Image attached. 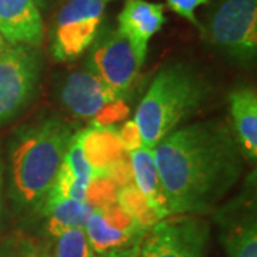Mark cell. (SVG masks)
I'll list each match as a JSON object with an SVG mask.
<instances>
[{"label":"cell","mask_w":257,"mask_h":257,"mask_svg":"<svg viewBox=\"0 0 257 257\" xmlns=\"http://www.w3.org/2000/svg\"><path fill=\"white\" fill-rule=\"evenodd\" d=\"M153 153L170 216H202L216 209L244 167L231 126L220 119L175 128Z\"/></svg>","instance_id":"6da1fadb"},{"label":"cell","mask_w":257,"mask_h":257,"mask_svg":"<svg viewBox=\"0 0 257 257\" xmlns=\"http://www.w3.org/2000/svg\"><path fill=\"white\" fill-rule=\"evenodd\" d=\"M76 130L60 117H43L19 127L9 145L8 194L20 213L40 211Z\"/></svg>","instance_id":"7a4b0ae2"},{"label":"cell","mask_w":257,"mask_h":257,"mask_svg":"<svg viewBox=\"0 0 257 257\" xmlns=\"http://www.w3.org/2000/svg\"><path fill=\"white\" fill-rule=\"evenodd\" d=\"M210 94V83L194 67L180 62L165 66L149 86L133 119L142 136V147L155 149L162 139L200 110Z\"/></svg>","instance_id":"3957f363"},{"label":"cell","mask_w":257,"mask_h":257,"mask_svg":"<svg viewBox=\"0 0 257 257\" xmlns=\"http://www.w3.org/2000/svg\"><path fill=\"white\" fill-rule=\"evenodd\" d=\"M200 30L230 62L251 64L257 56V0H216Z\"/></svg>","instance_id":"277c9868"},{"label":"cell","mask_w":257,"mask_h":257,"mask_svg":"<svg viewBox=\"0 0 257 257\" xmlns=\"http://www.w3.org/2000/svg\"><path fill=\"white\" fill-rule=\"evenodd\" d=\"M110 0H66L55 19L50 50L57 62H72L89 50L100 35Z\"/></svg>","instance_id":"5b68a950"},{"label":"cell","mask_w":257,"mask_h":257,"mask_svg":"<svg viewBox=\"0 0 257 257\" xmlns=\"http://www.w3.org/2000/svg\"><path fill=\"white\" fill-rule=\"evenodd\" d=\"M40 70L37 47L8 45L0 53V124L16 117L35 97Z\"/></svg>","instance_id":"8992f818"},{"label":"cell","mask_w":257,"mask_h":257,"mask_svg":"<svg viewBox=\"0 0 257 257\" xmlns=\"http://www.w3.org/2000/svg\"><path fill=\"white\" fill-rule=\"evenodd\" d=\"M210 227L199 216H172L145 234L140 257H209Z\"/></svg>","instance_id":"52a82bcc"},{"label":"cell","mask_w":257,"mask_h":257,"mask_svg":"<svg viewBox=\"0 0 257 257\" xmlns=\"http://www.w3.org/2000/svg\"><path fill=\"white\" fill-rule=\"evenodd\" d=\"M143 66L127 39L117 30L99 35L90 47L87 70L96 74L110 89L126 97Z\"/></svg>","instance_id":"ba28073f"},{"label":"cell","mask_w":257,"mask_h":257,"mask_svg":"<svg viewBox=\"0 0 257 257\" xmlns=\"http://www.w3.org/2000/svg\"><path fill=\"white\" fill-rule=\"evenodd\" d=\"M216 221L227 257H257L256 203L251 184L216 213Z\"/></svg>","instance_id":"9c48e42d"},{"label":"cell","mask_w":257,"mask_h":257,"mask_svg":"<svg viewBox=\"0 0 257 257\" xmlns=\"http://www.w3.org/2000/svg\"><path fill=\"white\" fill-rule=\"evenodd\" d=\"M59 100L67 111L79 119L92 120L107 104L124 100L90 70L66 76L59 89Z\"/></svg>","instance_id":"30bf717a"},{"label":"cell","mask_w":257,"mask_h":257,"mask_svg":"<svg viewBox=\"0 0 257 257\" xmlns=\"http://www.w3.org/2000/svg\"><path fill=\"white\" fill-rule=\"evenodd\" d=\"M165 6L147 0H126L117 16V32L127 39L138 57L145 64L149 42L165 25Z\"/></svg>","instance_id":"8fae6325"},{"label":"cell","mask_w":257,"mask_h":257,"mask_svg":"<svg viewBox=\"0 0 257 257\" xmlns=\"http://www.w3.org/2000/svg\"><path fill=\"white\" fill-rule=\"evenodd\" d=\"M0 35L9 45L40 46L45 25L36 2L0 0Z\"/></svg>","instance_id":"7c38bea8"},{"label":"cell","mask_w":257,"mask_h":257,"mask_svg":"<svg viewBox=\"0 0 257 257\" xmlns=\"http://www.w3.org/2000/svg\"><path fill=\"white\" fill-rule=\"evenodd\" d=\"M231 130L241 153L250 163L257 159V94L251 86H239L229 93Z\"/></svg>","instance_id":"4fadbf2b"},{"label":"cell","mask_w":257,"mask_h":257,"mask_svg":"<svg viewBox=\"0 0 257 257\" xmlns=\"http://www.w3.org/2000/svg\"><path fill=\"white\" fill-rule=\"evenodd\" d=\"M76 139L92 167L93 176H106L111 166L126 156L116 126L90 124V127L76 132Z\"/></svg>","instance_id":"5bb4252c"},{"label":"cell","mask_w":257,"mask_h":257,"mask_svg":"<svg viewBox=\"0 0 257 257\" xmlns=\"http://www.w3.org/2000/svg\"><path fill=\"white\" fill-rule=\"evenodd\" d=\"M127 155L133 172V184L146 197L152 207H155L165 219L169 217L170 211L160 183L153 149L139 147L138 150H133Z\"/></svg>","instance_id":"9a60e30c"},{"label":"cell","mask_w":257,"mask_h":257,"mask_svg":"<svg viewBox=\"0 0 257 257\" xmlns=\"http://www.w3.org/2000/svg\"><path fill=\"white\" fill-rule=\"evenodd\" d=\"M84 231L93 253L96 256L120 248L130 247L142 241L146 234L145 231H139V230H120L111 226L104 220L100 211L96 209L86 223Z\"/></svg>","instance_id":"2e32d148"},{"label":"cell","mask_w":257,"mask_h":257,"mask_svg":"<svg viewBox=\"0 0 257 257\" xmlns=\"http://www.w3.org/2000/svg\"><path fill=\"white\" fill-rule=\"evenodd\" d=\"M93 211L94 209L84 200L73 199L46 202L40 209L45 217V229L52 237L63 230L84 227Z\"/></svg>","instance_id":"e0dca14e"},{"label":"cell","mask_w":257,"mask_h":257,"mask_svg":"<svg viewBox=\"0 0 257 257\" xmlns=\"http://www.w3.org/2000/svg\"><path fill=\"white\" fill-rule=\"evenodd\" d=\"M116 203L123 210H126L138 223V226L145 231H149L165 217L159 211L150 206L147 199L139 192L135 184H128L119 189Z\"/></svg>","instance_id":"ac0fdd59"},{"label":"cell","mask_w":257,"mask_h":257,"mask_svg":"<svg viewBox=\"0 0 257 257\" xmlns=\"http://www.w3.org/2000/svg\"><path fill=\"white\" fill-rule=\"evenodd\" d=\"M52 257H96L87 240L84 227H74L53 236Z\"/></svg>","instance_id":"d6986e66"},{"label":"cell","mask_w":257,"mask_h":257,"mask_svg":"<svg viewBox=\"0 0 257 257\" xmlns=\"http://www.w3.org/2000/svg\"><path fill=\"white\" fill-rule=\"evenodd\" d=\"M119 187L107 176H93L87 184L84 202L93 209H103L116 203Z\"/></svg>","instance_id":"ffe728a7"},{"label":"cell","mask_w":257,"mask_h":257,"mask_svg":"<svg viewBox=\"0 0 257 257\" xmlns=\"http://www.w3.org/2000/svg\"><path fill=\"white\" fill-rule=\"evenodd\" d=\"M0 257H52L49 250L32 237H10L2 247Z\"/></svg>","instance_id":"44dd1931"},{"label":"cell","mask_w":257,"mask_h":257,"mask_svg":"<svg viewBox=\"0 0 257 257\" xmlns=\"http://www.w3.org/2000/svg\"><path fill=\"white\" fill-rule=\"evenodd\" d=\"M127 114L128 107L126 101H113L93 117L92 124H96V126H116V123L121 121Z\"/></svg>","instance_id":"7402d4cb"},{"label":"cell","mask_w":257,"mask_h":257,"mask_svg":"<svg viewBox=\"0 0 257 257\" xmlns=\"http://www.w3.org/2000/svg\"><path fill=\"white\" fill-rule=\"evenodd\" d=\"M210 0H167V6L172 12H175L176 15H179L180 18L189 20L192 25L200 28V23L196 18V10L200 6L209 5Z\"/></svg>","instance_id":"603a6c76"},{"label":"cell","mask_w":257,"mask_h":257,"mask_svg":"<svg viewBox=\"0 0 257 257\" xmlns=\"http://www.w3.org/2000/svg\"><path fill=\"white\" fill-rule=\"evenodd\" d=\"M106 176L110 177L119 189L128 186V184H133V172H132V165H130L128 156H123L120 160H117L109 169Z\"/></svg>","instance_id":"cb8c5ba5"},{"label":"cell","mask_w":257,"mask_h":257,"mask_svg":"<svg viewBox=\"0 0 257 257\" xmlns=\"http://www.w3.org/2000/svg\"><path fill=\"white\" fill-rule=\"evenodd\" d=\"M119 135L126 153H130L133 150H138L139 147H142V136L135 120L124 121L123 126L119 128Z\"/></svg>","instance_id":"d4e9b609"},{"label":"cell","mask_w":257,"mask_h":257,"mask_svg":"<svg viewBox=\"0 0 257 257\" xmlns=\"http://www.w3.org/2000/svg\"><path fill=\"white\" fill-rule=\"evenodd\" d=\"M140 243L139 241L136 244L130 246V247L120 248V250H114V251H109V253H104L100 256L96 257H140Z\"/></svg>","instance_id":"484cf974"},{"label":"cell","mask_w":257,"mask_h":257,"mask_svg":"<svg viewBox=\"0 0 257 257\" xmlns=\"http://www.w3.org/2000/svg\"><path fill=\"white\" fill-rule=\"evenodd\" d=\"M5 173H6V165L0 152V224L3 219V186H5Z\"/></svg>","instance_id":"4316f807"},{"label":"cell","mask_w":257,"mask_h":257,"mask_svg":"<svg viewBox=\"0 0 257 257\" xmlns=\"http://www.w3.org/2000/svg\"><path fill=\"white\" fill-rule=\"evenodd\" d=\"M35 2H36L37 6H39V9H46V8H49L56 0H35Z\"/></svg>","instance_id":"83f0119b"},{"label":"cell","mask_w":257,"mask_h":257,"mask_svg":"<svg viewBox=\"0 0 257 257\" xmlns=\"http://www.w3.org/2000/svg\"><path fill=\"white\" fill-rule=\"evenodd\" d=\"M8 45H9V43H8V42H6V40L3 39V36L0 35V53H2V52H3V50H5V49L8 47Z\"/></svg>","instance_id":"f1b7e54d"}]
</instances>
